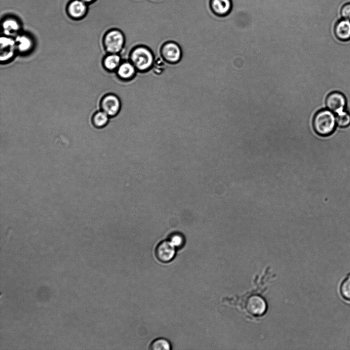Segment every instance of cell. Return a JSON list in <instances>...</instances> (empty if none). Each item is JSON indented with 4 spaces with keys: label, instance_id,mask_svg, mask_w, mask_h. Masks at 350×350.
I'll use <instances>...</instances> for the list:
<instances>
[{
    "label": "cell",
    "instance_id": "1",
    "mask_svg": "<svg viewBox=\"0 0 350 350\" xmlns=\"http://www.w3.org/2000/svg\"><path fill=\"white\" fill-rule=\"evenodd\" d=\"M269 268L266 269L264 274L256 277L254 280V288L246 293L238 296L226 297L224 302L238 309L247 318L253 321L263 318L267 314L268 305L263 296L268 282Z\"/></svg>",
    "mask_w": 350,
    "mask_h": 350
},
{
    "label": "cell",
    "instance_id": "2",
    "mask_svg": "<svg viewBox=\"0 0 350 350\" xmlns=\"http://www.w3.org/2000/svg\"><path fill=\"white\" fill-rule=\"evenodd\" d=\"M129 60L140 72H146L154 66L155 57L148 47L139 45L135 47L129 53Z\"/></svg>",
    "mask_w": 350,
    "mask_h": 350
},
{
    "label": "cell",
    "instance_id": "3",
    "mask_svg": "<svg viewBox=\"0 0 350 350\" xmlns=\"http://www.w3.org/2000/svg\"><path fill=\"white\" fill-rule=\"evenodd\" d=\"M336 125V115L329 109L320 110L314 118V129L320 136L331 135L334 132Z\"/></svg>",
    "mask_w": 350,
    "mask_h": 350
},
{
    "label": "cell",
    "instance_id": "4",
    "mask_svg": "<svg viewBox=\"0 0 350 350\" xmlns=\"http://www.w3.org/2000/svg\"><path fill=\"white\" fill-rule=\"evenodd\" d=\"M125 35L118 29L108 31L103 39V46L107 54H121L125 49Z\"/></svg>",
    "mask_w": 350,
    "mask_h": 350
},
{
    "label": "cell",
    "instance_id": "5",
    "mask_svg": "<svg viewBox=\"0 0 350 350\" xmlns=\"http://www.w3.org/2000/svg\"><path fill=\"white\" fill-rule=\"evenodd\" d=\"M159 52L163 60L170 64L179 63L183 56L181 46L178 43L172 41H167L163 44Z\"/></svg>",
    "mask_w": 350,
    "mask_h": 350
},
{
    "label": "cell",
    "instance_id": "6",
    "mask_svg": "<svg viewBox=\"0 0 350 350\" xmlns=\"http://www.w3.org/2000/svg\"><path fill=\"white\" fill-rule=\"evenodd\" d=\"M121 107L120 98L114 94L105 95L100 102V109L110 118L116 116L120 113Z\"/></svg>",
    "mask_w": 350,
    "mask_h": 350
},
{
    "label": "cell",
    "instance_id": "7",
    "mask_svg": "<svg viewBox=\"0 0 350 350\" xmlns=\"http://www.w3.org/2000/svg\"><path fill=\"white\" fill-rule=\"evenodd\" d=\"M0 45V60L2 63H8L13 60L17 51L16 41L12 37L2 36Z\"/></svg>",
    "mask_w": 350,
    "mask_h": 350
},
{
    "label": "cell",
    "instance_id": "8",
    "mask_svg": "<svg viewBox=\"0 0 350 350\" xmlns=\"http://www.w3.org/2000/svg\"><path fill=\"white\" fill-rule=\"evenodd\" d=\"M176 254V248L169 241L161 242L155 249L157 259L163 263H168L172 261Z\"/></svg>",
    "mask_w": 350,
    "mask_h": 350
},
{
    "label": "cell",
    "instance_id": "9",
    "mask_svg": "<svg viewBox=\"0 0 350 350\" xmlns=\"http://www.w3.org/2000/svg\"><path fill=\"white\" fill-rule=\"evenodd\" d=\"M326 106L335 114L345 110L346 100L344 96L339 92H332L327 97Z\"/></svg>",
    "mask_w": 350,
    "mask_h": 350
},
{
    "label": "cell",
    "instance_id": "10",
    "mask_svg": "<svg viewBox=\"0 0 350 350\" xmlns=\"http://www.w3.org/2000/svg\"><path fill=\"white\" fill-rule=\"evenodd\" d=\"M138 71L129 60H123L115 73L121 81L127 82L133 80Z\"/></svg>",
    "mask_w": 350,
    "mask_h": 350
},
{
    "label": "cell",
    "instance_id": "11",
    "mask_svg": "<svg viewBox=\"0 0 350 350\" xmlns=\"http://www.w3.org/2000/svg\"><path fill=\"white\" fill-rule=\"evenodd\" d=\"M210 7L212 12L217 16L225 17L231 12V0H211Z\"/></svg>",
    "mask_w": 350,
    "mask_h": 350
},
{
    "label": "cell",
    "instance_id": "12",
    "mask_svg": "<svg viewBox=\"0 0 350 350\" xmlns=\"http://www.w3.org/2000/svg\"><path fill=\"white\" fill-rule=\"evenodd\" d=\"M334 33L336 37L341 41L350 40V20L341 19L337 21L334 26Z\"/></svg>",
    "mask_w": 350,
    "mask_h": 350
},
{
    "label": "cell",
    "instance_id": "13",
    "mask_svg": "<svg viewBox=\"0 0 350 350\" xmlns=\"http://www.w3.org/2000/svg\"><path fill=\"white\" fill-rule=\"evenodd\" d=\"M87 6L82 0H73L69 5L67 12L73 19H80L84 17L87 13Z\"/></svg>",
    "mask_w": 350,
    "mask_h": 350
},
{
    "label": "cell",
    "instance_id": "14",
    "mask_svg": "<svg viewBox=\"0 0 350 350\" xmlns=\"http://www.w3.org/2000/svg\"><path fill=\"white\" fill-rule=\"evenodd\" d=\"M17 50L21 54H27L33 50L32 39L26 34L17 35L15 39Z\"/></svg>",
    "mask_w": 350,
    "mask_h": 350
},
{
    "label": "cell",
    "instance_id": "15",
    "mask_svg": "<svg viewBox=\"0 0 350 350\" xmlns=\"http://www.w3.org/2000/svg\"><path fill=\"white\" fill-rule=\"evenodd\" d=\"M122 61V58L120 54H108L104 58L102 64L106 70L114 72H116Z\"/></svg>",
    "mask_w": 350,
    "mask_h": 350
},
{
    "label": "cell",
    "instance_id": "16",
    "mask_svg": "<svg viewBox=\"0 0 350 350\" xmlns=\"http://www.w3.org/2000/svg\"><path fill=\"white\" fill-rule=\"evenodd\" d=\"M4 33L6 36L12 37L17 36L20 30L21 26L19 23L15 19L9 18L3 22V24Z\"/></svg>",
    "mask_w": 350,
    "mask_h": 350
},
{
    "label": "cell",
    "instance_id": "17",
    "mask_svg": "<svg viewBox=\"0 0 350 350\" xmlns=\"http://www.w3.org/2000/svg\"><path fill=\"white\" fill-rule=\"evenodd\" d=\"M110 117L102 110H99L94 113L92 122L94 126L97 129H103L109 123Z\"/></svg>",
    "mask_w": 350,
    "mask_h": 350
},
{
    "label": "cell",
    "instance_id": "18",
    "mask_svg": "<svg viewBox=\"0 0 350 350\" xmlns=\"http://www.w3.org/2000/svg\"><path fill=\"white\" fill-rule=\"evenodd\" d=\"M150 348L152 350H170L171 349V345L167 339L160 338L152 342Z\"/></svg>",
    "mask_w": 350,
    "mask_h": 350
},
{
    "label": "cell",
    "instance_id": "19",
    "mask_svg": "<svg viewBox=\"0 0 350 350\" xmlns=\"http://www.w3.org/2000/svg\"><path fill=\"white\" fill-rule=\"evenodd\" d=\"M176 249H180L185 244L184 236L180 233H174L170 236L168 240Z\"/></svg>",
    "mask_w": 350,
    "mask_h": 350
},
{
    "label": "cell",
    "instance_id": "20",
    "mask_svg": "<svg viewBox=\"0 0 350 350\" xmlns=\"http://www.w3.org/2000/svg\"><path fill=\"white\" fill-rule=\"evenodd\" d=\"M336 115L337 125L341 128H345L350 125V114L345 110Z\"/></svg>",
    "mask_w": 350,
    "mask_h": 350
},
{
    "label": "cell",
    "instance_id": "21",
    "mask_svg": "<svg viewBox=\"0 0 350 350\" xmlns=\"http://www.w3.org/2000/svg\"><path fill=\"white\" fill-rule=\"evenodd\" d=\"M340 290L342 296L345 299L350 300V277L343 282Z\"/></svg>",
    "mask_w": 350,
    "mask_h": 350
},
{
    "label": "cell",
    "instance_id": "22",
    "mask_svg": "<svg viewBox=\"0 0 350 350\" xmlns=\"http://www.w3.org/2000/svg\"><path fill=\"white\" fill-rule=\"evenodd\" d=\"M339 13L342 19L350 20V3L344 4L340 9Z\"/></svg>",
    "mask_w": 350,
    "mask_h": 350
},
{
    "label": "cell",
    "instance_id": "23",
    "mask_svg": "<svg viewBox=\"0 0 350 350\" xmlns=\"http://www.w3.org/2000/svg\"><path fill=\"white\" fill-rule=\"evenodd\" d=\"M82 2L85 4H90L94 1V0H82Z\"/></svg>",
    "mask_w": 350,
    "mask_h": 350
}]
</instances>
